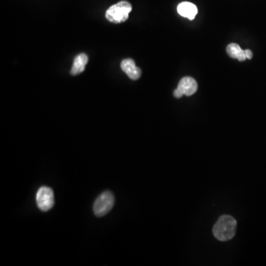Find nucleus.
I'll use <instances>...</instances> for the list:
<instances>
[{
	"instance_id": "nucleus-10",
	"label": "nucleus",
	"mask_w": 266,
	"mask_h": 266,
	"mask_svg": "<svg viewBox=\"0 0 266 266\" xmlns=\"http://www.w3.org/2000/svg\"><path fill=\"white\" fill-rule=\"evenodd\" d=\"M245 55H246L247 59H251L253 57V53L248 49L245 50Z\"/></svg>"
},
{
	"instance_id": "nucleus-2",
	"label": "nucleus",
	"mask_w": 266,
	"mask_h": 266,
	"mask_svg": "<svg viewBox=\"0 0 266 266\" xmlns=\"http://www.w3.org/2000/svg\"><path fill=\"white\" fill-rule=\"evenodd\" d=\"M131 11H132L131 4L126 1H120L107 9L105 17L110 23L120 24L128 20Z\"/></svg>"
},
{
	"instance_id": "nucleus-5",
	"label": "nucleus",
	"mask_w": 266,
	"mask_h": 266,
	"mask_svg": "<svg viewBox=\"0 0 266 266\" xmlns=\"http://www.w3.org/2000/svg\"><path fill=\"white\" fill-rule=\"evenodd\" d=\"M36 203L42 211L51 209L54 205V195L52 189L47 186L41 187L36 194Z\"/></svg>"
},
{
	"instance_id": "nucleus-1",
	"label": "nucleus",
	"mask_w": 266,
	"mask_h": 266,
	"mask_svg": "<svg viewBox=\"0 0 266 266\" xmlns=\"http://www.w3.org/2000/svg\"><path fill=\"white\" fill-rule=\"evenodd\" d=\"M236 221L230 215L221 216L213 228V234L220 241L232 239L236 233Z\"/></svg>"
},
{
	"instance_id": "nucleus-8",
	"label": "nucleus",
	"mask_w": 266,
	"mask_h": 266,
	"mask_svg": "<svg viewBox=\"0 0 266 266\" xmlns=\"http://www.w3.org/2000/svg\"><path fill=\"white\" fill-rule=\"evenodd\" d=\"M88 57L86 54H81L75 58L73 61V67H72L70 73L73 76L80 74L85 70L87 64H88Z\"/></svg>"
},
{
	"instance_id": "nucleus-6",
	"label": "nucleus",
	"mask_w": 266,
	"mask_h": 266,
	"mask_svg": "<svg viewBox=\"0 0 266 266\" xmlns=\"http://www.w3.org/2000/svg\"><path fill=\"white\" fill-rule=\"evenodd\" d=\"M120 67L132 80H138L142 76V70L136 66L134 60L131 59H123L120 63Z\"/></svg>"
},
{
	"instance_id": "nucleus-9",
	"label": "nucleus",
	"mask_w": 266,
	"mask_h": 266,
	"mask_svg": "<svg viewBox=\"0 0 266 266\" xmlns=\"http://www.w3.org/2000/svg\"><path fill=\"white\" fill-rule=\"evenodd\" d=\"M226 51L231 58L236 59L238 61H243L247 59L245 51L241 49L240 47L237 44L232 43L228 45Z\"/></svg>"
},
{
	"instance_id": "nucleus-3",
	"label": "nucleus",
	"mask_w": 266,
	"mask_h": 266,
	"mask_svg": "<svg viewBox=\"0 0 266 266\" xmlns=\"http://www.w3.org/2000/svg\"><path fill=\"white\" fill-rule=\"evenodd\" d=\"M115 204L114 195L111 192H103L95 200L93 205L94 214L97 217L103 216L110 212Z\"/></svg>"
},
{
	"instance_id": "nucleus-4",
	"label": "nucleus",
	"mask_w": 266,
	"mask_h": 266,
	"mask_svg": "<svg viewBox=\"0 0 266 266\" xmlns=\"http://www.w3.org/2000/svg\"><path fill=\"white\" fill-rule=\"evenodd\" d=\"M198 90V83L192 77H184L180 79L177 88L175 89L174 96L177 98H181L183 95L191 96Z\"/></svg>"
},
{
	"instance_id": "nucleus-7",
	"label": "nucleus",
	"mask_w": 266,
	"mask_h": 266,
	"mask_svg": "<svg viewBox=\"0 0 266 266\" xmlns=\"http://www.w3.org/2000/svg\"><path fill=\"white\" fill-rule=\"evenodd\" d=\"M177 12L181 17L193 20L198 14V8L192 2H183L177 6Z\"/></svg>"
}]
</instances>
